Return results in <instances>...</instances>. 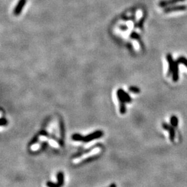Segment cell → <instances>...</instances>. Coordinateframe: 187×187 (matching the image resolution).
Returning a JSON list of instances; mask_svg holds the SVG:
<instances>
[{"mask_svg": "<svg viewBox=\"0 0 187 187\" xmlns=\"http://www.w3.org/2000/svg\"><path fill=\"white\" fill-rule=\"evenodd\" d=\"M118 99L120 102V112L122 114L125 113V102H130L132 101V98L128 95L127 93L124 91L123 89H119L117 92Z\"/></svg>", "mask_w": 187, "mask_h": 187, "instance_id": "cell-1", "label": "cell"}, {"mask_svg": "<svg viewBox=\"0 0 187 187\" xmlns=\"http://www.w3.org/2000/svg\"><path fill=\"white\" fill-rule=\"evenodd\" d=\"M102 136V132L101 131H96L93 133L88 134V136H83L82 141L85 142H90L95 139H97V138L101 137Z\"/></svg>", "mask_w": 187, "mask_h": 187, "instance_id": "cell-2", "label": "cell"}, {"mask_svg": "<svg viewBox=\"0 0 187 187\" xmlns=\"http://www.w3.org/2000/svg\"><path fill=\"white\" fill-rule=\"evenodd\" d=\"M162 127H163L164 130H166L169 132V139L172 141H173L175 137V131L173 126H170L167 123H163V124H162Z\"/></svg>", "mask_w": 187, "mask_h": 187, "instance_id": "cell-3", "label": "cell"}, {"mask_svg": "<svg viewBox=\"0 0 187 187\" xmlns=\"http://www.w3.org/2000/svg\"><path fill=\"white\" fill-rule=\"evenodd\" d=\"M170 122H171V124H172V125L173 127H177V124H178V119L176 116H173L172 118H171V120H170Z\"/></svg>", "mask_w": 187, "mask_h": 187, "instance_id": "cell-4", "label": "cell"}, {"mask_svg": "<svg viewBox=\"0 0 187 187\" xmlns=\"http://www.w3.org/2000/svg\"><path fill=\"white\" fill-rule=\"evenodd\" d=\"M58 180L59 186L62 185L63 183V182H64V176H63L62 173H60L58 174Z\"/></svg>", "mask_w": 187, "mask_h": 187, "instance_id": "cell-5", "label": "cell"}, {"mask_svg": "<svg viewBox=\"0 0 187 187\" xmlns=\"http://www.w3.org/2000/svg\"><path fill=\"white\" fill-rule=\"evenodd\" d=\"M129 91L133 93H138L140 92V90L136 87H129Z\"/></svg>", "mask_w": 187, "mask_h": 187, "instance_id": "cell-6", "label": "cell"}, {"mask_svg": "<svg viewBox=\"0 0 187 187\" xmlns=\"http://www.w3.org/2000/svg\"><path fill=\"white\" fill-rule=\"evenodd\" d=\"M179 63H182L183 64H185V66L187 67V60H186L184 58H180L179 59Z\"/></svg>", "mask_w": 187, "mask_h": 187, "instance_id": "cell-7", "label": "cell"}]
</instances>
